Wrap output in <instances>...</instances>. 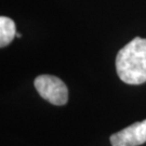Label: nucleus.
<instances>
[{"mask_svg": "<svg viewBox=\"0 0 146 146\" xmlns=\"http://www.w3.org/2000/svg\"><path fill=\"white\" fill-rule=\"evenodd\" d=\"M16 37H19V38H20V37H22V35L21 34H19V33H16Z\"/></svg>", "mask_w": 146, "mask_h": 146, "instance_id": "nucleus-5", "label": "nucleus"}, {"mask_svg": "<svg viewBox=\"0 0 146 146\" xmlns=\"http://www.w3.org/2000/svg\"><path fill=\"white\" fill-rule=\"evenodd\" d=\"M35 88L42 99L56 106L65 105L68 101V89L63 80L52 75H40L35 81Z\"/></svg>", "mask_w": 146, "mask_h": 146, "instance_id": "nucleus-2", "label": "nucleus"}, {"mask_svg": "<svg viewBox=\"0 0 146 146\" xmlns=\"http://www.w3.org/2000/svg\"><path fill=\"white\" fill-rule=\"evenodd\" d=\"M116 70L128 84L146 82V39L135 37L120 49L116 56Z\"/></svg>", "mask_w": 146, "mask_h": 146, "instance_id": "nucleus-1", "label": "nucleus"}, {"mask_svg": "<svg viewBox=\"0 0 146 146\" xmlns=\"http://www.w3.org/2000/svg\"><path fill=\"white\" fill-rule=\"evenodd\" d=\"M16 36L15 23L7 16L0 17V47L9 46Z\"/></svg>", "mask_w": 146, "mask_h": 146, "instance_id": "nucleus-4", "label": "nucleus"}, {"mask_svg": "<svg viewBox=\"0 0 146 146\" xmlns=\"http://www.w3.org/2000/svg\"><path fill=\"white\" fill-rule=\"evenodd\" d=\"M111 146H140L146 143V119L134 122L110 136Z\"/></svg>", "mask_w": 146, "mask_h": 146, "instance_id": "nucleus-3", "label": "nucleus"}]
</instances>
